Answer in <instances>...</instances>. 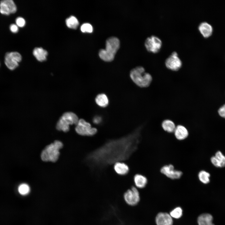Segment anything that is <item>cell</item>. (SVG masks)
Here are the masks:
<instances>
[{
  "label": "cell",
  "mask_w": 225,
  "mask_h": 225,
  "mask_svg": "<svg viewBox=\"0 0 225 225\" xmlns=\"http://www.w3.org/2000/svg\"><path fill=\"white\" fill-rule=\"evenodd\" d=\"M140 129L122 137L108 140L86 158L92 169L100 170L128 159L137 149L141 140Z\"/></svg>",
  "instance_id": "obj_1"
},
{
  "label": "cell",
  "mask_w": 225,
  "mask_h": 225,
  "mask_svg": "<svg viewBox=\"0 0 225 225\" xmlns=\"http://www.w3.org/2000/svg\"><path fill=\"white\" fill-rule=\"evenodd\" d=\"M130 76L132 81L141 88L148 87L152 81L151 75L146 72L144 68L141 66H138L132 69L130 72Z\"/></svg>",
  "instance_id": "obj_2"
},
{
  "label": "cell",
  "mask_w": 225,
  "mask_h": 225,
  "mask_svg": "<svg viewBox=\"0 0 225 225\" xmlns=\"http://www.w3.org/2000/svg\"><path fill=\"white\" fill-rule=\"evenodd\" d=\"M120 46V41L115 37L108 38L106 40V48L101 49L99 52V55L102 60L107 62L112 61Z\"/></svg>",
  "instance_id": "obj_3"
},
{
  "label": "cell",
  "mask_w": 225,
  "mask_h": 225,
  "mask_svg": "<svg viewBox=\"0 0 225 225\" xmlns=\"http://www.w3.org/2000/svg\"><path fill=\"white\" fill-rule=\"evenodd\" d=\"M63 145L62 142L58 140H56L47 145L41 153L42 160L45 162H56L60 155L59 150L62 148Z\"/></svg>",
  "instance_id": "obj_4"
},
{
  "label": "cell",
  "mask_w": 225,
  "mask_h": 225,
  "mask_svg": "<svg viewBox=\"0 0 225 225\" xmlns=\"http://www.w3.org/2000/svg\"><path fill=\"white\" fill-rule=\"evenodd\" d=\"M79 120L78 116L75 113L72 112H66L58 121L56 128L58 130L67 132L69 130V126L73 124L76 125Z\"/></svg>",
  "instance_id": "obj_5"
},
{
  "label": "cell",
  "mask_w": 225,
  "mask_h": 225,
  "mask_svg": "<svg viewBox=\"0 0 225 225\" xmlns=\"http://www.w3.org/2000/svg\"><path fill=\"white\" fill-rule=\"evenodd\" d=\"M76 132L79 135L83 136H92L97 132V129L92 127L91 124L83 119H80L76 125Z\"/></svg>",
  "instance_id": "obj_6"
},
{
  "label": "cell",
  "mask_w": 225,
  "mask_h": 225,
  "mask_svg": "<svg viewBox=\"0 0 225 225\" xmlns=\"http://www.w3.org/2000/svg\"><path fill=\"white\" fill-rule=\"evenodd\" d=\"M160 172L167 178L172 180L179 179L183 175L182 171L176 169L174 166L171 164L162 166L160 169Z\"/></svg>",
  "instance_id": "obj_7"
},
{
  "label": "cell",
  "mask_w": 225,
  "mask_h": 225,
  "mask_svg": "<svg viewBox=\"0 0 225 225\" xmlns=\"http://www.w3.org/2000/svg\"><path fill=\"white\" fill-rule=\"evenodd\" d=\"M123 198L128 205L132 206L137 205L140 200V194L137 188L132 186L128 190L123 194Z\"/></svg>",
  "instance_id": "obj_8"
},
{
  "label": "cell",
  "mask_w": 225,
  "mask_h": 225,
  "mask_svg": "<svg viewBox=\"0 0 225 225\" xmlns=\"http://www.w3.org/2000/svg\"><path fill=\"white\" fill-rule=\"evenodd\" d=\"M162 45L161 39L154 35L148 37L145 42V46L147 50L154 53H157L160 50Z\"/></svg>",
  "instance_id": "obj_9"
},
{
  "label": "cell",
  "mask_w": 225,
  "mask_h": 225,
  "mask_svg": "<svg viewBox=\"0 0 225 225\" xmlns=\"http://www.w3.org/2000/svg\"><path fill=\"white\" fill-rule=\"evenodd\" d=\"M21 54L17 52H11L6 53L5 63L9 69L13 70L18 66V63L22 60Z\"/></svg>",
  "instance_id": "obj_10"
},
{
  "label": "cell",
  "mask_w": 225,
  "mask_h": 225,
  "mask_svg": "<svg viewBox=\"0 0 225 225\" xmlns=\"http://www.w3.org/2000/svg\"><path fill=\"white\" fill-rule=\"evenodd\" d=\"M165 64L168 69L173 71H177L181 67L182 62L177 52L174 51L166 58Z\"/></svg>",
  "instance_id": "obj_11"
},
{
  "label": "cell",
  "mask_w": 225,
  "mask_h": 225,
  "mask_svg": "<svg viewBox=\"0 0 225 225\" xmlns=\"http://www.w3.org/2000/svg\"><path fill=\"white\" fill-rule=\"evenodd\" d=\"M16 6L12 0H2L0 2V12L8 15L15 13L17 11Z\"/></svg>",
  "instance_id": "obj_12"
},
{
  "label": "cell",
  "mask_w": 225,
  "mask_h": 225,
  "mask_svg": "<svg viewBox=\"0 0 225 225\" xmlns=\"http://www.w3.org/2000/svg\"><path fill=\"white\" fill-rule=\"evenodd\" d=\"M175 138L178 141H182L187 139L189 136V131L184 125L179 124L176 126L173 133Z\"/></svg>",
  "instance_id": "obj_13"
},
{
  "label": "cell",
  "mask_w": 225,
  "mask_h": 225,
  "mask_svg": "<svg viewBox=\"0 0 225 225\" xmlns=\"http://www.w3.org/2000/svg\"><path fill=\"white\" fill-rule=\"evenodd\" d=\"M155 222L157 225H172L173 221L169 214L160 212L156 217Z\"/></svg>",
  "instance_id": "obj_14"
},
{
  "label": "cell",
  "mask_w": 225,
  "mask_h": 225,
  "mask_svg": "<svg viewBox=\"0 0 225 225\" xmlns=\"http://www.w3.org/2000/svg\"><path fill=\"white\" fill-rule=\"evenodd\" d=\"M135 185L137 188L142 189L145 188L148 182V178L141 174H137L133 177Z\"/></svg>",
  "instance_id": "obj_15"
},
{
  "label": "cell",
  "mask_w": 225,
  "mask_h": 225,
  "mask_svg": "<svg viewBox=\"0 0 225 225\" xmlns=\"http://www.w3.org/2000/svg\"><path fill=\"white\" fill-rule=\"evenodd\" d=\"M198 29L203 36L208 38L212 34L213 29L211 25L206 22H203L200 24Z\"/></svg>",
  "instance_id": "obj_16"
},
{
  "label": "cell",
  "mask_w": 225,
  "mask_h": 225,
  "mask_svg": "<svg viewBox=\"0 0 225 225\" xmlns=\"http://www.w3.org/2000/svg\"><path fill=\"white\" fill-rule=\"evenodd\" d=\"M213 217L209 213H204L200 215L198 218V225H214L212 222Z\"/></svg>",
  "instance_id": "obj_17"
},
{
  "label": "cell",
  "mask_w": 225,
  "mask_h": 225,
  "mask_svg": "<svg viewBox=\"0 0 225 225\" xmlns=\"http://www.w3.org/2000/svg\"><path fill=\"white\" fill-rule=\"evenodd\" d=\"M176 126L174 122L170 119L165 120L161 123L162 130L165 132L169 134L173 133Z\"/></svg>",
  "instance_id": "obj_18"
},
{
  "label": "cell",
  "mask_w": 225,
  "mask_h": 225,
  "mask_svg": "<svg viewBox=\"0 0 225 225\" xmlns=\"http://www.w3.org/2000/svg\"><path fill=\"white\" fill-rule=\"evenodd\" d=\"M114 169L116 173L121 175L127 174L129 171L128 166L125 163L121 162L114 164Z\"/></svg>",
  "instance_id": "obj_19"
},
{
  "label": "cell",
  "mask_w": 225,
  "mask_h": 225,
  "mask_svg": "<svg viewBox=\"0 0 225 225\" xmlns=\"http://www.w3.org/2000/svg\"><path fill=\"white\" fill-rule=\"evenodd\" d=\"M33 54L36 59L40 62L46 60L48 55L47 51L42 48H35L33 50Z\"/></svg>",
  "instance_id": "obj_20"
},
{
  "label": "cell",
  "mask_w": 225,
  "mask_h": 225,
  "mask_svg": "<svg viewBox=\"0 0 225 225\" xmlns=\"http://www.w3.org/2000/svg\"><path fill=\"white\" fill-rule=\"evenodd\" d=\"M210 174L205 170H200L197 174V178L199 181L204 184H207L210 182Z\"/></svg>",
  "instance_id": "obj_21"
},
{
  "label": "cell",
  "mask_w": 225,
  "mask_h": 225,
  "mask_svg": "<svg viewBox=\"0 0 225 225\" xmlns=\"http://www.w3.org/2000/svg\"><path fill=\"white\" fill-rule=\"evenodd\" d=\"M97 104L102 108H105L108 106L109 100L107 96L104 93H100L97 95L95 98Z\"/></svg>",
  "instance_id": "obj_22"
},
{
  "label": "cell",
  "mask_w": 225,
  "mask_h": 225,
  "mask_svg": "<svg viewBox=\"0 0 225 225\" xmlns=\"http://www.w3.org/2000/svg\"><path fill=\"white\" fill-rule=\"evenodd\" d=\"M66 23L68 28L76 29L79 25V22L76 17L72 16L66 19Z\"/></svg>",
  "instance_id": "obj_23"
},
{
  "label": "cell",
  "mask_w": 225,
  "mask_h": 225,
  "mask_svg": "<svg viewBox=\"0 0 225 225\" xmlns=\"http://www.w3.org/2000/svg\"><path fill=\"white\" fill-rule=\"evenodd\" d=\"M19 193L21 195L26 196L29 194L30 191V188L27 184L23 183L20 184L18 188Z\"/></svg>",
  "instance_id": "obj_24"
},
{
  "label": "cell",
  "mask_w": 225,
  "mask_h": 225,
  "mask_svg": "<svg viewBox=\"0 0 225 225\" xmlns=\"http://www.w3.org/2000/svg\"><path fill=\"white\" fill-rule=\"evenodd\" d=\"M220 165V168L225 167V156L220 151H217L214 155Z\"/></svg>",
  "instance_id": "obj_25"
},
{
  "label": "cell",
  "mask_w": 225,
  "mask_h": 225,
  "mask_svg": "<svg viewBox=\"0 0 225 225\" xmlns=\"http://www.w3.org/2000/svg\"><path fill=\"white\" fill-rule=\"evenodd\" d=\"M182 208L180 207H177L171 211L169 214L172 218L177 219L182 216Z\"/></svg>",
  "instance_id": "obj_26"
},
{
  "label": "cell",
  "mask_w": 225,
  "mask_h": 225,
  "mask_svg": "<svg viewBox=\"0 0 225 225\" xmlns=\"http://www.w3.org/2000/svg\"><path fill=\"white\" fill-rule=\"evenodd\" d=\"M81 30L83 32H91L93 31V27L90 23H86L83 24L81 27Z\"/></svg>",
  "instance_id": "obj_27"
},
{
  "label": "cell",
  "mask_w": 225,
  "mask_h": 225,
  "mask_svg": "<svg viewBox=\"0 0 225 225\" xmlns=\"http://www.w3.org/2000/svg\"><path fill=\"white\" fill-rule=\"evenodd\" d=\"M16 23L18 27H23L25 25L26 22L25 19L23 18L19 17L16 18Z\"/></svg>",
  "instance_id": "obj_28"
},
{
  "label": "cell",
  "mask_w": 225,
  "mask_h": 225,
  "mask_svg": "<svg viewBox=\"0 0 225 225\" xmlns=\"http://www.w3.org/2000/svg\"><path fill=\"white\" fill-rule=\"evenodd\" d=\"M218 112L220 116L225 118V104L219 108L218 110Z\"/></svg>",
  "instance_id": "obj_29"
},
{
  "label": "cell",
  "mask_w": 225,
  "mask_h": 225,
  "mask_svg": "<svg viewBox=\"0 0 225 225\" xmlns=\"http://www.w3.org/2000/svg\"><path fill=\"white\" fill-rule=\"evenodd\" d=\"M10 29L12 32L16 33L18 31V27L16 24H12L10 25Z\"/></svg>",
  "instance_id": "obj_30"
},
{
  "label": "cell",
  "mask_w": 225,
  "mask_h": 225,
  "mask_svg": "<svg viewBox=\"0 0 225 225\" xmlns=\"http://www.w3.org/2000/svg\"><path fill=\"white\" fill-rule=\"evenodd\" d=\"M102 121V119L101 118L99 117H97L94 118L93 119V122L96 124H100Z\"/></svg>",
  "instance_id": "obj_31"
}]
</instances>
